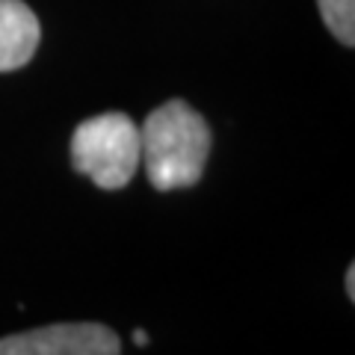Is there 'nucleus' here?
<instances>
[{
  "instance_id": "obj_1",
  "label": "nucleus",
  "mask_w": 355,
  "mask_h": 355,
  "mask_svg": "<svg viewBox=\"0 0 355 355\" xmlns=\"http://www.w3.org/2000/svg\"><path fill=\"white\" fill-rule=\"evenodd\" d=\"M210 146L214 137L205 116L181 98L154 107L139 128L142 163L148 184L157 193L184 190L202 181Z\"/></svg>"
},
{
  "instance_id": "obj_2",
  "label": "nucleus",
  "mask_w": 355,
  "mask_h": 355,
  "mask_svg": "<svg viewBox=\"0 0 355 355\" xmlns=\"http://www.w3.org/2000/svg\"><path fill=\"white\" fill-rule=\"evenodd\" d=\"M142 163L139 125L125 113H101L80 121L71 133V166L101 190H121Z\"/></svg>"
},
{
  "instance_id": "obj_3",
  "label": "nucleus",
  "mask_w": 355,
  "mask_h": 355,
  "mask_svg": "<svg viewBox=\"0 0 355 355\" xmlns=\"http://www.w3.org/2000/svg\"><path fill=\"white\" fill-rule=\"evenodd\" d=\"M0 355H121V340L104 323H53L0 338Z\"/></svg>"
},
{
  "instance_id": "obj_4",
  "label": "nucleus",
  "mask_w": 355,
  "mask_h": 355,
  "mask_svg": "<svg viewBox=\"0 0 355 355\" xmlns=\"http://www.w3.org/2000/svg\"><path fill=\"white\" fill-rule=\"evenodd\" d=\"M42 42L36 12L24 0H0V71H15L33 60Z\"/></svg>"
},
{
  "instance_id": "obj_5",
  "label": "nucleus",
  "mask_w": 355,
  "mask_h": 355,
  "mask_svg": "<svg viewBox=\"0 0 355 355\" xmlns=\"http://www.w3.org/2000/svg\"><path fill=\"white\" fill-rule=\"evenodd\" d=\"M320 15H323L329 33L340 44H355V0H317Z\"/></svg>"
},
{
  "instance_id": "obj_6",
  "label": "nucleus",
  "mask_w": 355,
  "mask_h": 355,
  "mask_svg": "<svg viewBox=\"0 0 355 355\" xmlns=\"http://www.w3.org/2000/svg\"><path fill=\"white\" fill-rule=\"evenodd\" d=\"M347 296H349V302H355V263H349V270H347Z\"/></svg>"
},
{
  "instance_id": "obj_7",
  "label": "nucleus",
  "mask_w": 355,
  "mask_h": 355,
  "mask_svg": "<svg viewBox=\"0 0 355 355\" xmlns=\"http://www.w3.org/2000/svg\"><path fill=\"white\" fill-rule=\"evenodd\" d=\"M133 343H137V347H148V335L142 329H137L133 331Z\"/></svg>"
}]
</instances>
